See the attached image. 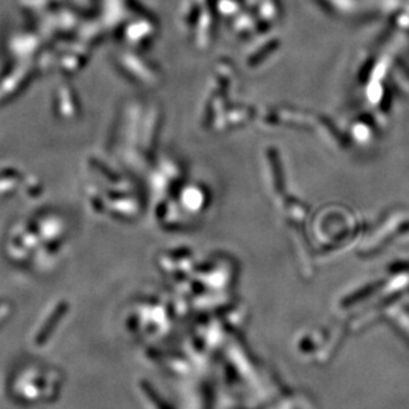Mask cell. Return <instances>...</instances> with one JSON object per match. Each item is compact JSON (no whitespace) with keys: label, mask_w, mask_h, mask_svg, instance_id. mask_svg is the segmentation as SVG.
Segmentation results:
<instances>
[{"label":"cell","mask_w":409,"mask_h":409,"mask_svg":"<svg viewBox=\"0 0 409 409\" xmlns=\"http://www.w3.org/2000/svg\"><path fill=\"white\" fill-rule=\"evenodd\" d=\"M142 388H144V391H145V393H146V396L149 397V400L153 401V404L156 405L157 409H173L172 406H169V404H168L165 400H162L161 397H159L158 393H157L154 389L150 388V386H148V384H144Z\"/></svg>","instance_id":"obj_1"}]
</instances>
